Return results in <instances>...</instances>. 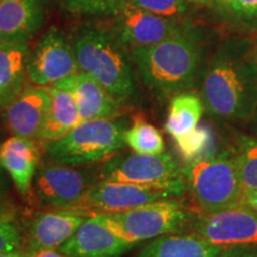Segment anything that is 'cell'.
I'll list each match as a JSON object with an SVG mask.
<instances>
[{
    "label": "cell",
    "instance_id": "cell-1",
    "mask_svg": "<svg viewBox=\"0 0 257 257\" xmlns=\"http://www.w3.org/2000/svg\"><path fill=\"white\" fill-rule=\"evenodd\" d=\"M200 96L214 119L249 123L257 114L255 42L245 37L224 41L202 70Z\"/></svg>",
    "mask_w": 257,
    "mask_h": 257
},
{
    "label": "cell",
    "instance_id": "cell-2",
    "mask_svg": "<svg viewBox=\"0 0 257 257\" xmlns=\"http://www.w3.org/2000/svg\"><path fill=\"white\" fill-rule=\"evenodd\" d=\"M137 75L159 99L192 91L202 74V46L199 34L189 25L166 40L130 51Z\"/></svg>",
    "mask_w": 257,
    "mask_h": 257
},
{
    "label": "cell",
    "instance_id": "cell-3",
    "mask_svg": "<svg viewBox=\"0 0 257 257\" xmlns=\"http://www.w3.org/2000/svg\"><path fill=\"white\" fill-rule=\"evenodd\" d=\"M72 46L80 72L95 79L120 104L136 100L138 80L133 57L114 34L87 25L74 35Z\"/></svg>",
    "mask_w": 257,
    "mask_h": 257
},
{
    "label": "cell",
    "instance_id": "cell-4",
    "mask_svg": "<svg viewBox=\"0 0 257 257\" xmlns=\"http://www.w3.org/2000/svg\"><path fill=\"white\" fill-rule=\"evenodd\" d=\"M182 170L187 189L202 213L242 205L245 193L232 150L207 154L188 161Z\"/></svg>",
    "mask_w": 257,
    "mask_h": 257
},
{
    "label": "cell",
    "instance_id": "cell-5",
    "mask_svg": "<svg viewBox=\"0 0 257 257\" xmlns=\"http://www.w3.org/2000/svg\"><path fill=\"white\" fill-rule=\"evenodd\" d=\"M126 124L117 118L82 120L59 140L48 142L47 155L54 162L67 166L110 160L125 146Z\"/></svg>",
    "mask_w": 257,
    "mask_h": 257
},
{
    "label": "cell",
    "instance_id": "cell-6",
    "mask_svg": "<svg viewBox=\"0 0 257 257\" xmlns=\"http://www.w3.org/2000/svg\"><path fill=\"white\" fill-rule=\"evenodd\" d=\"M114 234L135 246L191 225L194 214L176 199H166L115 213L94 214Z\"/></svg>",
    "mask_w": 257,
    "mask_h": 257
},
{
    "label": "cell",
    "instance_id": "cell-7",
    "mask_svg": "<svg viewBox=\"0 0 257 257\" xmlns=\"http://www.w3.org/2000/svg\"><path fill=\"white\" fill-rule=\"evenodd\" d=\"M101 180L160 188L180 198L187 191L184 170L169 153L131 154L107 160Z\"/></svg>",
    "mask_w": 257,
    "mask_h": 257
},
{
    "label": "cell",
    "instance_id": "cell-8",
    "mask_svg": "<svg viewBox=\"0 0 257 257\" xmlns=\"http://www.w3.org/2000/svg\"><path fill=\"white\" fill-rule=\"evenodd\" d=\"M176 199L169 192L148 186L101 180L87 189L75 206L64 210L78 211L85 216L100 213H115L152 204V202Z\"/></svg>",
    "mask_w": 257,
    "mask_h": 257
},
{
    "label": "cell",
    "instance_id": "cell-9",
    "mask_svg": "<svg viewBox=\"0 0 257 257\" xmlns=\"http://www.w3.org/2000/svg\"><path fill=\"white\" fill-rule=\"evenodd\" d=\"M78 72L72 42L57 28H50L29 53L28 79L36 86H53Z\"/></svg>",
    "mask_w": 257,
    "mask_h": 257
},
{
    "label": "cell",
    "instance_id": "cell-10",
    "mask_svg": "<svg viewBox=\"0 0 257 257\" xmlns=\"http://www.w3.org/2000/svg\"><path fill=\"white\" fill-rule=\"evenodd\" d=\"M189 226L212 244L223 246H257V211L238 205L226 210L193 217Z\"/></svg>",
    "mask_w": 257,
    "mask_h": 257
},
{
    "label": "cell",
    "instance_id": "cell-11",
    "mask_svg": "<svg viewBox=\"0 0 257 257\" xmlns=\"http://www.w3.org/2000/svg\"><path fill=\"white\" fill-rule=\"evenodd\" d=\"M92 185L88 172L56 162L41 166L35 175L38 198L54 208L75 206Z\"/></svg>",
    "mask_w": 257,
    "mask_h": 257
},
{
    "label": "cell",
    "instance_id": "cell-12",
    "mask_svg": "<svg viewBox=\"0 0 257 257\" xmlns=\"http://www.w3.org/2000/svg\"><path fill=\"white\" fill-rule=\"evenodd\" d=\"M181 25L175 19L157 16L126 3L115 14L113 34L131 51L166 40Z\"/></svg>",
    "mask_w": 257,
    "mask_h": 257
},
{
    "label": "cell",
    "instance_id": "cell-13",
    "mask_svg": "<svg viewBox=\"0 0 257 257\" xmlns=\"http://www.w3.org/2000/svg\"><path fill=\"white\" fill-rule=\"evenodd\" d=\"M131 248L133 244L108 230L98 217L89 216L57 250L67 257H120Z\"/></svg>",
    "mask_w": 257,
    "mask_h": 257
},
{
    "label": "cell",
    "instance_id": "cell-14",
    "mask_svg": "<svg viewBox=\"0 0 257 257\" xmlns=\"http://www.w3.org/2000/svg\"><path fill=\"white\" fill-rule=\"evenodd\" d=\"M53 86L73 95L82 120L117 118L121 114L123 104L87 73L79 70Z\"/></svg>",
    "mask_w": 257,
    "mask_h": 257
},
{
    "label": "cell",
    "instance_id": "cell-15",
    "mask_svg": "<svg viewBox=\"0 0 257 257\" xmlns=\"http://www.w3.org/2000/svg\"><path fill=\"white\" fill-rule=\"evenodd\" d=\"M50 105L51 99L46 88L28 87L0 114L6 128L14 136L37 140Z\"/></svg>",
    "mask_w": 257,
    "mask_h": 257
},
{
    "label": "cell",
    "instance_id": "cell-16",
    "mask_svg": "<svg viewBox=\"0 0 257 257\" xmlns=\"http://www.w3.org/2000/svg\"><path fill=\"white\" fill-rule=\"evenodd\" d=\"M87 217L78 211L64 208L37 214L29 227V253L59 249L76 232Z\"/></svg>",
    "mask_w": 257,
    "mask_h": 257
},
{
    "label": "cell",
    "instance_id": "cell-17",
    "mask_svg": "<svg viewBox=\"0 0 257 257\" xmlns=\"http://www.w3.org/2000/svg\"><path fill=\"white\" fill-rule=\"evenodd\" d=\"M41 154L40 144L32 138L12 135L0 144V165L8 172L22 195L30 192Z\"/></svg>",
    "mask_w": 257,
    "mask_h": 257
},
{
    "label": "cell",
    "instance_id": "cell-18",
    "mask_svg": "<svg viewBox=\"0 0 257 257\" xmlns=\"http://www.w3.org/2000/svg\"><path fill=\"white\" fill-rule=\"evenodd\" d=\"M46 18L44 0H3L0 4V42H27Z\"/></svg>",
    "mask_w": 257,
    "mask_h": 257
},
{
    "label": "cell",
    "instance_id": "cell-19",
    "mask_svg": "<svg viewBox=\"0 0 257 257\" xmlns=\"http://www.w3.org/2000/svg\"><path fill=\"white\" fill-rule=\"evenodd\" d=\"M29 53L27 42H0V113L24 91Z\"/></svg>",
    "mask_w": 257,
    "mask_h": 257
},
{
    "label": "cell",
    "instance_id": "cell-20",
    "mask_svg": "<svg viewBox=\"0 0 257 257\" xmlns=\"http://www.w3.org/2000/svg\"><path fill=\"white\" fill-rule=\"evenodd\" d=\"M223 249L194 232L168 233L152 239L136 257H219Z\"/></svg>",
    "mask_w": 257,
    "mask_h": 257
},
{
    "label": "cell",
    "instance_id": "cell-21",
    "mask_svg": "<svg viewBox=\"0 0 257 257\" xmlns=\"http://www.w3.org/2000/svg\"><path fill=\"white\" fill-rule=\"evenodd\" d=\"M49 93L51 105L37 140L42 143L53 142L68 134L82 121L75 99L69 92L55 86H44Z\"/></svg>",
    "mask_w": 257,
    "mask_h": 257
},
{
    "label": "cell",
    "instance_id": "cell-22",
    "mask_svg": "<svg viewBox=\"0 0 257 257\" xmlns=\"http://www.w3.org/2000/svg\"><path fill=\"white\" fill-rule=\"evenodd\" d=\"M204 111L205 106L200 94L192 91L179 93L170 99L166 131L174 140L191 133L199 126Z\"/></svg>",
    "mask_w": 257,
    "mask_h": 257
},
{
    "label": "cell",
    "instance_id": "cell-23",
    "mask_svg": "<svg viewBox=\"0 0 257 257\" xmlns=\"http://www.w3.org/2000/svg\"><path fill=\"white\" fill-rule=\"evenodd\" d=\"M125 144L137 154L165 153V140L157 128L141 115L134 118L131 126L125 130Z\"/></svg>",
    "mask_w": 257,
    "mask_h": 257
},
{
    "label": "cell",
    "instance_id": "cell-24",
    "mask_svg": "<svg viewBox=\"0 0 257 257\" xmlns=\"http://www.w3.org/2000/svg\"><path fill=\"white\" fill-rule=\"evenodd\" d=\"M238 165L244 193L257 191V136L242 135L232 149ZM244 194V195H245Z\"/></svg>",
    "mask_w": 257,
    "mask_h": 257
},
{
    "label": "cell",
    "instance_id": "cell-25",
    "mask_svg": "<svg viewBox=\"0 0 257 257\" xmlns=\"http://www.w3.org/2000/svg\"><path fill=\"white\" fill-rule=\"evenodd\" d=\"M175 144L181 156L187 161L207 155L206 150L212 141L211 131L205 126H198L191 133L175 138Z\"/></svg>",
    "mask_w": 257,
    "mask_h": 257
},
{
    "label": "cell",
    "instance_id": "cell-26",
    "mask_svg": "<svg viewBox=\"0 0 257 257\" xmlns=\"http://www.w3.org/2000/svg\"><path fill=\"white\" fill-rule=\"evenodd\" d=\"M127 0H64V6L76 15H111L117 14Z\"/></svg>",
    "mask_w": 257,
    "mask_h": 257
},
{
    "label": "cell",
    "instance_id": "cell-27",
    "mask_svg": "<svg viewBox=\"0 0 257 257\" xmlns=\"http://www.w3.org/2000/svg\"><path fill=\"white\" fill-rule=\"evenodd\" d=\"M127 3L138 9L175 21L188 11L187 0H127Z\"/></svg>",
    "mask_w": 257,
    "mask_h": 257
},
{
    "label": "cell",
    "instance_id": "cell-28",
    "mask_svg": "<svg viewBox=\"0 0 257 257\" xmlns=\"http://www.w3.org/2000/svg\"><path fill=\"white\" fill-rule=\"evenodd\" d=\"M22 236L14 217L0 206V253L21 250Z\"/></svg>",
    "mask_w": 257,
    "mask_h": 257
},
{
    "label": "cell",
    "instance_id": "cell-29",
    "mask_svg": "<svg viewBox=\"0 0 257 257\" xmlns=\"http://www.w3.org/2000/svg\"><path fill=\"white\" fill-rule=\"evenodd\" d=\"M234 15L242 17H257V0H223Z\"/></svg>",
    "mask_w": 257,
    "mask_h": 257
},
{
    "label": "cell",
    "instance_id": "cell-30",
    "mask_svg": "<svg viewBox=\"0 0 257 257\" xmlns=\"http://www.w3.org/2000/svg\"><path fill=\"white\" fill-rule=\"evenodd\" d=\"M219 257H257L256 245H233L226 246Z\"/></svg>",
    "mask_w": 257,
    "mask_h": 257
},
{
    "label": "cell",
    "instance_id": "cell-31",
    "mask_svg": "<svg viewBox=\"0 0 257 257\" xmlns=\"http://www.w3.org/2000/svg\"><path fill=\"white\" fill-rule=\"evenodd\" d=\"M242 205H245V206H249L257 211V191L246 193L243 198Z\"/></svg>",
    "mask_w": 257,
    "mask_h": 257
},
{
    "label": "cell",
    "instance_id": "cell-32",
    "mask_svg": "<svg viewBox=\"0 0 257 257\" xmlns=\"http://www.w3.org/2000/svg\"><path fill=\"white\" fill-rule=\"evenodd\" d=\"M29 257H67L63 253H61L59 250H41V251L28 253Z\"/></svg>",
    "mask_w": 257,
    "mask_h": 257
},
{
    "label": "cell",
    "instance_id": "cell-33",
    "mask_svg": "<svg viewBox=\"0 0 257 257\" xmlns=\"http://www.w3.org/2000/svg\"><path fill=\"white\" fill-rule=\"evenodd\" d=\"M3 169H4V168H3L2 165H0V198H2L3 194H4L5 184H6L4 175H3Z\"/></svg>",
    "mask_w": 257,
    "mask_h": 257
},
{
    "label": "cell",
    "instance_id": "cell-34",
    "mask_svg": "<svg viewBox=\"0 0 257 257\" xmlns=\"http://www.w3.org/2000/svg\"><path fill=\"white\" fill-rule=\"evenodd\" d=\"M0 257H29L27 253H22L21 251H16V252H9V253H0Z\"/></svg>",
    "mask_w": 257,
    "mask_h": 257
},
{
    "label": "cell",
    "instance_id": "cell-35",
    "mask_svg": "<svg viewBox=\"0 0 257 257\" xmlns=\"http://www.w3.org/2000/svg\"><path fill=\"white\" fill-rule=\"evenodd\" d=\"M189 2H193V3H200V4H208V3H211L212 0H189Z\"/></svg>",
    "mask_w": 257,
    "mask_h": 257
},
{
    "label": "cell",
    "instance_id": "cell-36",
    "mask_svg": "<svg viewBox=\"0 0 257 257\" xmlns=\"http://www.w3.org/2000/svg\"><path fill=\"white\" fill-rule=\"evenodd\" d=\"M255 46H256V53H257V41L255 42Z\"/></svg>",
    "mask_w": 257,
    "mask_h": 257
},
{
    "label": "cell",
    "instance_id": "cell-37",
    "mask_svg": "<svg viewBox=\"0 0 257 257\" xmlns=\"http://www.w3.org/2000/svg\"><path fill=\"white\" fill-rule=\"evenodd\" d=\"M2 2H3V0H0V4H2Z\"/></svg>",
    "mask_w": 257,
    "mask_h": 257
}]
</instances>
